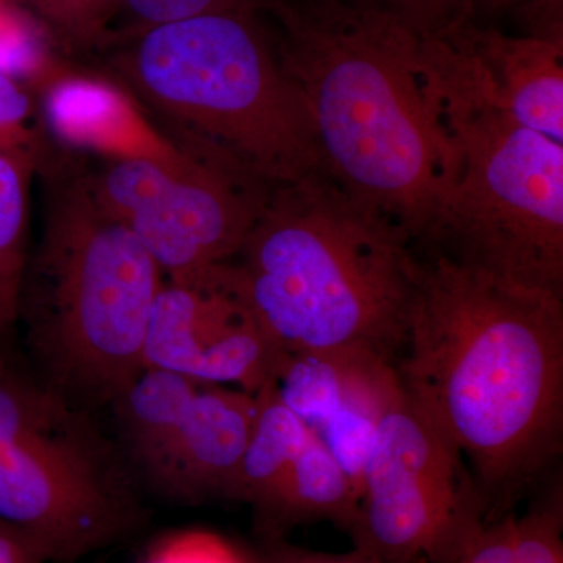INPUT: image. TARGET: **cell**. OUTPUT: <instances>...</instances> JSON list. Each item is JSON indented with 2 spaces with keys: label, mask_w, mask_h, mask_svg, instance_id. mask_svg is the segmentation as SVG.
<instances>
[{
  "label": "cell",
  "mask_w": 563,
  "mask_h": 563,
  "mask_svg": "<svg viewBox=\"0 0 563 563\" xmlns=\"http://www.w3.org/2000/svg\"><path fill=\"white\" fill-rule=\"evenodd\" d=\"M143 563H252L220 533L188 529L169 533L151 548Z\"/></svg>",
  "instance_id": "23"
},
{
  "label": "cell",
  "mask_w": 563,
  "mask_h": 563,
  "mask_svg": "<svg viewBox=\"0 0 563 563\" xmlns=\"http://www.w3.org/2000/svg\"><path fill=\"white\" fill-rule=\"evenodd\" d=\"M99 202L150 252L169 279L232 262L272 185L231 168L132 155L76 154Z\"/></svg>",
  "instance_id": "8"
},
{
  "label": "cell",
  "mask_w": 563,
  "mask_h": 563,
  "mask_svg": "<svg viewBox=\"0 0 563 563\" xmlns=\"http://www.w3.org/2000/svg\"><path fill=\"white\" fill-rule=\"evenodd\" d=\"M263 0H120L121 11L131 14L133 24L122 32L141 31L152 25L187 20L199 14L261 9Z\"/></svg>",
  "instance_id": "24"
},
{
  "label": "cell",
  "mask_w": 563,
  "mask_h": 563,
  "mask_svg": "<svg viewBox=\"0 0 563 563\" xmlns=\"http://www.w3.org/2000/svg\"><path fill=\"white\" fill-rule=\"evenodd\" d=\"M201 383L163 368H144L114 399L133 454L150 470L173 439Z\"/></svg>",
  "instance_id": "16"
},
{
  "label": "cell",
  "mask_w": 563,
  "mask_h": 563,
  "mask_svg": "<svg viewBox=\"0 0 563 563\" xmlns=\"http://www.w3.org/2000/svg\"><path fill=\"white\" fill-rule=\"evenodd\" d=\"M99 55L110 84L192 161L242 169L272 187L325 172L309 111L258 10L120 32Z\"/></svg>",
  "instance_id": "4"
},
{
  "label": "cell",
  "mask_w": 563,
  "mask_h": 563,
  "mask_svg": "<svg viewBox=\"0 0 563 563\" xmlns=\"http://www.w3.org/2000/svg\"><path fill=\"white\" fill-rule=\"evenodd\" d=\"M418 255L420 287L396 369L461 453L492 523L562 453L563 296Z\"/></svg>",
  "instance_id": "1"
},
{
  "label": "cell",
  "mask_w": 563,
  "mask_h": 563,
  "mask_svg": "<svg viewBox=\"0 0 563 563\" xmlns=\"http://www.w3.org/2000/svg\"><path fill=\"white\" fill-rule=\"evenodd\" d=\"M33 109L29 87L18 77L0 73V154L33 158L41 165L51 150L41 133L27 125Z\"/></svg>",
  "instance_id": "21"
},
{
  "label": "cell",
  "mask_w": 563,
  "mask_h": 563,
  "mask_svg": "<svg viewBox=\"0 0 563 563\" xmlns=\"http://www.w3.org/2000/svg\"><path fill=\"white\" fill-rule=\"evenodd\" d=\"M357 507L358 492L310 431L290 468L257 512L268 531L280 532L310 521H329L350 533Z\"/></svg>",
  "instance_id": "14"
},
{
  "label": "cell",
  "mask_w": 563,
  "mask_h": 563,
  "mask_svg": "<svg viewBox=\"0 0 563 563\" xmlns=\"http://www.w3.org/2000/svg\"><path fill=\"white\" fill-rule=\"evenodd\" d=\"M255 395L202 384L173 439L147 474L185 501L228 498L254 422Z\"/></svg>",
  "instance_id": "11"
},
{
  "label": "cell",
  "mask_w": 563,
  "mask_h": 563,
  "mask_svg": "<svg viewBox=\"0 0 563 563\" xmlns=\"http://www.w3.org/2000/svg\"><path fill=\"white\" fill-rule=\"evenodd\" d=\"M446 38L472 52L496 99L521 124L563 143V44L504 35L474 21Z\"/></svg>",
  "instance_id": "12"
},
{
  "label": "cell",
  "mask_w": 563,
  "mask_h": 563,
  "mask_svg": "<svg viewBox=\"0 0 563 563\" xmlns=\"http://www.w3.org/2000/svg\"><path fill=\"white\" fill-rule=\"evenodd\" d=\"M236 258L244 301L285 354L369 352L398 363L420 255L328 173L274 187Z\"/></svg>",
  "instance_id": "3"
},
{
  "label": "cell",
  "mask_w": 563,
  "mask_h": 563,
  "mask_svg": "<svg viewBox=\"0 0 563 563\" xmlns=\"http://www.w3.org/2000/svg\"><path fill=\"white\" fill-rule=\"evenodd\" d=\"M0 520L29 533L49 562H74L120 542L140 512L79 417L0 450Z\"/></svg>",
  "instance_id": "9"
},
{
  "label": "cell",
  "mask_w": 563,
  "mask_h": 563,
  "mask_svg": "<svg viewBox=\"0 0 563 563\" xmlns=\"http://www.w3.org/2000/svg\"><path fill=\"white\" fill-rule=\"evenodd\" d=\"M36 173L43 225L18 318L58 384L114 401L146 368L144 344L165 274L92 195L76 154L51 151Z\"/></svg>",
  "instance_id": "6"
},
{
  "label": "cell",
  "mask_w": 563,
  "mask_h": 563,
  "mask_svg": "<svg viewBox=\"0 0 563 563\" xmlns=\"http://www.w3.org/2000/svg\"><path fill=\"white\" fill-rule=\"evenodd\" d=\"M47 95V117L77 147L101 155H132L179 163L187 158L162 139L132 109L128 95L114 85L63 79Z\"/></svg>",
  "instance_id": "13"
},
{
  "label": "cell",
  "mask_w": 563,
  "mask_h": 563,
  "mask_svg": "<svg viewBox=\"0 0 563 563\" xmlns=\"http://www.w3.org/2000/svg\"><path fill=\"white\" fill-rule=\"evenodd\" d=\"M561 488L528 512L483 526L453 563H563Z\"/></svg>",
  "instance_id": "17"
},
{
  "label": "cell",
  "mask_w": 563,
  "mask_h": 563,
  "mask_svg": "<svg viewBox=\"0 0 563 563\" xmlns=\"http://www.w3.org/2000/svg\"><path fill=\"white\" fill-rule=\"evenodd\" d=\"M269 563H383L362 551L352 550L351 553L331 554L320 551L299 550V548H284L277 551Z\"/></svg>",
  "instance_id": "26"
},
{
  "label": "cell",
  "mask_w": 563,
  "mask_h": 563,
  "mask_svg": "<svg viewBox=\"0 0 563 563\" xmlns=\"http://www.w3.org/2000/svg\"><path fill=\"white\" fill-rule=\"evenodd\" d=\"M0 563H49L29 533L0 520Z\"/></svg>",
  "instance_id": "25"
},
{
  "label": "cell",
  "mask_w": 563,
  "mask_h": 563,
  "mask_svg": "<svg viewBox=\"0 0 563 563\" xmlns=\"http://www.w3.org/2000/svg\"><path fill=\"white\" fill-rule=\"evenodd\" d=\"M258 11L309 111L325 173L418 250L455 169L421 36L362 0H263Z\"/></svg>",
  "instance_id": "2"
},
{
  "label": "cell",
  "mask_w": 563,
  "mask_h": 563,
  "mask_svg": "<svg viewBox=\"0 0 563 563\" xmlns=\"http://www.w3.org/2000/svg\"><path fill=\"white\" fill-rule=\"evenodd\" d=\"M58 49L69 55L101 54L113 41L120 0H21Z\"/></svg>",
  "instance_id": "20"
},
{
  "label": "cell",
  "mask_w": 563,
  "mask_h": 563,
  "mask_svg": "<svg viewBox=\"0 0 563 563\" xmlns=\"http://www.w3.org/2000/svg\"><path fill=\"white\" fill-rule=\"evenodd\" d=\"M40 163L0 154V332L18 320L27 268L29 191Z\"/></svg>",
  "instance_id": "18"
},
{
  "label": "cell",
  "mask_w": 563,
  "mask_h": 563,
  "mask_svg": "<svg viewBox=\"0 0 563 563\" xmlns=\"http://www.w3.org/2000/svg\"><path fill=\"white\" fill-rule=\"evenodd\" d=\"M484 525L461 453L402 388L365 462L354 550L383 563H453Z\"/></svg>",
  "instance_id": "7"
},
{
  "label": "cell",
  "mask_w": 563,
  "mask_h": 563,
  "mask_svg": "<svg viewBox=\"0 0 563 563\" xmlns=\"http://www.w3.org/2000/svg\"><path fill=\"white\" fill-rule=\"evenodd\" d=\"M421 57L455 169L418 254L563 296V143L521 124L459 41L421 36Z\"/></svg>",
  "instance_id": "5"
},
{
  "label": "cell",
  "mask_w": 563,
  "mask_h": 563,
  "mask_svg": "<svg viewBox=\"0 0 563 563\" xmlns=\"http://www.w3.org/2000/svg\"><path fill=\"white\" fill-rule=\"evenodd\" d=\"M532 2L536 0H472L473 21L483 14L493 18L506 11L525 9Z\"/></svg>",
  "instance_id": "27"
},
{
  "label": "cell",
  "mask_w": 563,
  "mask_h": 563,
  "mask_svg": "<svg viewBox=\"0 0 563 563\" xmlns=\"http://www.w3.org/2000/svg\"><path fill=\"white\" fill-rule=\"evenodd\" d=\"M287 355L255 320L231 262L165 282L152 307L146 368L255 395L276 380Z\"/></svg>",
  "instance_id": "10"
},
{
  "label": "cell",
  "mask_w": 563,
  "mask_h": 563,
  "mask_svg": "<svg viewBox=\"0 0 563 563\" xmlns=\"http://www.w3.org/2000/svg\"><path fill=\"white\" fill-rule=\"evenodd\" d=\"M0 332V450L32 433L49 432L76 420L52 388L38 383L2 342Z\"/></svg>",
  "instance_id": "19"
},
{
  "label": "cell",
  "mask_w": 563,
  "mask_h": 563,
  "mask_svg": "<svg viewBox=\"0 0 563 563\" xmlns=\"http://www.w3.org/2000/svg\"><path fill=\"white\" fill-rule=\"evenodd\" d=\"M387 10L418 36L446 38L473 21L472 0H362Z\"/></svg>",
  "instance_id": "22"
},
{
  "label": "cell",
  "mask_w": 563,
  "mask_h": 563,
  "mask_svg": "<svg viewBox=\"0 0 563 563\" xmlns=\"http://www.w3.org/2000/svg\"><path fill=\"white\" fill-rule=\"evenodd\" d=\"M255 401L250 439L228 498L251 504L257 510L290 468L310 429L285 406L276 384H266L255 393Z\"/></svg>",
  "instance_id": "15"
}]
</instances>
